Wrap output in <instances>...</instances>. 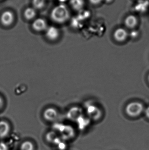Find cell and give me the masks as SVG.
Segmentation results:
<instances>
[{
  "label": "cell",
  "instance_id": "1",
  "mask_svg": "<svg viewBox=\"0 0 149 150\" xmlns=\"http://www.w3.org/2000/svg\"><path fill=\"white\" fill-rule=\"evenodd\" d=\"M70 10L64 4H60L55 6L51 11V19L56 23H64L70 19Z\"/></svg>",
  "mask_w": 149,
  "mask_h": 150
},
{
  "label": "cell",
  "instance_id": "2",
  "mask_svg": "<svg viewBox=\"0 0 149 150\" xmlns=\"http://www.w3.org/2000/svg\"><path fill=\"white\" fill-rule=\"evenodd\" d=\"M143 110L142 104L138 102H131L127 106L126 108V112L128 115L133 117L139 116Z\"/></svg>",
  "mask_w": 149,
  "mask_h": 150
},
{
  "label": "cell",
  "instance_id": "3",
  "mask_svg": "<svg viewBox=\"0 0 149 150\" xmlns=\"http://www.w3.org/2000/svg\"><path fill=\"white\" fill-rule=\"evenodd\" d=\"M15 14L11 11L7 10L3 11L0 17L1 23L4 26H10L15 21Z\"/></svg>",
  "mask_w": 149,
  "mask_h": 150
},
{
  "label": "cell",
  "instance_id": "4",
  "mask_svg": "<svg viewBox=\"0 0 149 150\" xmlns=\"http://www.w3.org/2000/svg\"><path fill=\"white\" fill-rule=\"evenodd\" d=\"M32 29L37 32L45 31L48 27L47 22L45 19L41 18L35 19L31 24Z\"/></svg>",
  "mask_w": 149,
  "mask_h": 150
},
{
  "label": "cell",
  "instance_id": "5",
  "mask_svg": "<svg viewBox=\"0 0 149 150\" xmlns=\"http://www.w3.org/2000/svg\"><path fill=\"white\" fill-rule=\"evenodd\" d=\"M60 33L59 30L54 26L47 27L45 31V36L46 38L51 41L57 40L59 36Z\"/></svg>",
  "mask_w": 149,
  "mask_h": 150
},
{
  "label": "cell",
  "instance_id": "6",
  "mask_svg": "<svg viewBox=\"0 0 149 150\" xmlns=\"http://www.w3.org/2000/svg\"><path fill=\"white\" fill-rule=\"evenodd\" d=\"M60 135L64 140H68L72 139L75 136L74 129L70 126L65 125L60 129Z\"/></svg>",
  "mask_w": 149,
  "mask_h": 150
},
{
  "label": "cell",
  "instance_id": "7",
  "mask_svg": "<svg viewBox=\"0 0 149 150\" xmlns=\"http://www.w3.org/2000/svg\"><path fill=\"white\" fill-rule=\"evenodd\" d=\"M128 33L126 29L120 27L115 30L113 33V37L116 41L122 42L127 39L128 37Z\"/></svg>",
  "mask_w": 149,
  "mask_h": 150
},
{
  "label": "cell",
  "instance_id": "8",
  "mask_svg": "<svg viewBox=\"0 0 149 150\" xmlns=\"http://www.w3.org/2000/svg\"><path fill=\"white\" fill-rule=\"evenodd\" d=\"M87 113L89 118L94 120H98L101 115V110L94 105H90L87 107Z\"/></svg>",
  "mask_w": 149,
  "mask_h": 150
},
{
  "label": "cell",
  "instance_id": "9",
  "mask_svg": "<svg viewBox=\"0 0 149 150\" xmlns=\"http://www.w3.org/2000/svg\"><path fill=\"white\" fill-rule=\"evenodd\" d=\"M124 23V25L127 28L129 29H133L137 26L139 23V21L136 16L131 14L128 15L125 18Z\"/></svg>",
  "mask_w": 149,
  "mask_h": 150
},
{
  "label": "cell",
  "instance_id": "10",
  "mask_svg": "<svg viewBox=\"0 0 149 150\" xmlns=\"http://www.w3.org/2000/svg\"><path fill=\"white\" fill-rule=\"evenodd\" d=\"M58 112L53 108H49L45 110L43 113L44 118L49 122L54 121L58 117Z\"/></svg>",
  "mask_w": 149,
  "mask_h": 150
},
{
  "label": "cell",
  "instance_id": "11",
  "mask_svg": "<svg viewBox=\"0 0 149 150\" xmlns=\"http://www.w3.org/2000/svg\"><path fill=\"white\" fill-rule=\"evenodd\" d=\"M10 124L6 121H0V139L7 137L10 132Z\"/></svg>",
  "mask_w": 149,
  "mask_h": 150
},
{
  "label": "cell",
  "instance_id": "12",
  "mask_svg": "<svg viewBox=\"0 0 149 150\" xmlns=\"http://www.w3.org/2000/svg\"><path fill=\"white\" fill-rule=\"evenodd\" d=\"M69 3L73 9L79 12L84 8L85 1V0H69Z\"/></svg>",
  "mask_w": 149,
  "mask_h": 150
},
{
  "label": "cell",
  "instance_id": "13",
  "mask_svg": "<svg viewBox=\"0 0 149 150\" xmlns=\"http://www.w3.org/2000/svg\"><path fill=\"white\" fill-rule=\"evenodd\" d=\"M81 110L78 108H71L68 113V117L73 121H78L81 117Z\"/></svg>",
  "mask_w": 149,
  "mask_h": 150
},
{
  "label": "cell",
  "instance_id": "14",
  "mask_svg": "<svg viewBox=\"0 0 149 150\" xmlns=\"http://www.w3.org/2000/svg\"><path fill=\"white\" fill-rule=\"evenodd\" d=\"M23 15L26 20H32L36 16V10L33 7H28L24 11Z\"/></svg>",
  "mask_w": 149,
  "mask_h": 150
},
{
  "label": "cell",
  "instance_id": "15",
  "mask_svg": "<svg viewBox=\"0 0 149 150\" xmlns=\"http://www.w3.org/2000/svg\"><path fill=\"white\" fill-rule=\"evenodd\" d=\"M45 138L48 142L50 143H55L59 140V137L57 133L53 131H51L46 134Z\"/></svg>",
  "mask_w": 149,
  "mask_h": 150
},
{
  "label": "cell",
  "instance_id": "16",
  "mask_svg": "<svg viewBox=\"0 0 149 150\" xmlns=\"http://www.w3.org/2000/svg\"><path fill=\"white\" fill-rule=\"evenodd\" d=\"M20 150H35V146L30 141H24L20 145Z\"/></svg>",
  "mask_w": 149,
  "mask_h": 150
},
{
  "label": "cell",
  "instance_id": "17",
  "mask_svg": "<svg viewBox=\"0 0 149 150\" xmlns=\"http://www.w3.org/2000/svg\"><path fill=\"white\" fill-rule=\"evenodd\" d=\"M32 4L35 9H42L45 6V0H32Z\"/></svg>",
  "mask_w": 149,
  "mask_h": 150
},
{
  "label": "cell",
  "instance_id": "18",
  "mask_svg": "<svg viewBox=\"0 0 149 150\" xmlns=\"http://www.w3.org/2000/svg\"><path fill=\"white\" fill-rule=\"evenodd\" d=\"M104 0H89V2L94 5H98L101 4Z\"/></svg>",
  "mask_w": 149,
  "mask_h": 150
},
{
  "label": "cell",
  "instance_id": "19",
  "mask_svg": "<svg viewBox=\"0 0 149 150\" xmlns=\"http://www.w3.org/2000/svg\"><path fill=\"white\" fill-rule=\"evenodd\" d=\"M0 150H9L8 145L5 143L0 142Z\"/></svg>",
  "mask_w": 149,
  "mask_h": 150
},
{
  "label": "cell",
  "instance_id": "20",
  "mask_svg": "<svg viewBox=\"0 0 149 150\" xmlns=\"http://www.w3.org/2000/svg\"><path fill=\"white\" fill-rule=\"evenodd\" d=\"M3 100L2 98L0 96V109L3 107Z\"/></svg>",
  "mask_w": 149,
  "mask_h": 150
},
{
  "label": "cell",
  "instance_id": "21",
  "mask_svg": "<svg viewBox=\"0 0 149 150\" xmlns=\"http://www.w3.org/2000/svg\"><path fill=\"white\" fill-rule=\"evenodd\" d=\"M145 114L146 116L149 119V107L147 108V109L145 110Z\"/></svg>",
  "mask_w": 149,
  "mask_h": 150
},
{
  "label": "cell",
  "instance_id": "22",
  "mask_svg": "<svg viewBox=\"0 0 149 150\" xmlns=\"http://www.w3.org/2000/svg\"><path fill=\"white\" fill-rule=\"evenodd\" d=\"M57 1L61 4H64V3L66 2L69 0H57Z\"/></svg>",
  "mask_w": 149,
  "mask_h": 150
},
{
  "label": "cell",
  "instance_id": "23",
  "mask_svg": "<svg viewBox=\"0 0 149 150\" xmlns=\"http://www.w3.org/2000/svg\"><path fill=\"white\" fill-rule=\"evenodd\" d=\"M146 1H147V2H148V4L149 5V0H146Z\"/></svg>",
  "mask_w": 149,
  "mask_h": 150
},
{
  "label": "cell",
  "instance_id": "24",
  "mask_svg": "<svg viewBox=\"0 0 149 150\" xmlns=\"http://www.w3.org/2000/svg\"><path fill=\"white\" fill-rule=\"evenodd\" d=\"M148 80H149V75L148 76Z\"/></svg>",
  "mask_w": 149,
  "mask_h": 150
},
{
  "label": "cell",
  "instance_id": "25",
  "mask_svg": "<svg viewBox=\"0 0 149 150\" xmlns=\"http://www.w3.org/2000/svg\"><path fill=\"white\" fill-rule=\"evenodd\" d=\"M45 1H46V0H45Z\"/></svg>",
  "mask_w": 149,
  "mask_h": 150
},
{
  "label": "cell",
  "instance_id": "26",
  "mask_svg": "<svg viewBox=\"0 0 149 150\" xmlns=\"http://www.w3.org/2000/svg\"><path fill=\"white\" fill-rule=\"evenodd\" d=\"M0 1H1V0H0Z\"/></svg>",
  "mask_w": 149,
  "mask_h": 150
}]
</instances>
